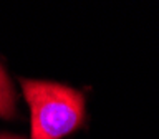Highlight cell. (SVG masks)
Listing matches in <instances>:
<instances>
[{
  "mask_svg": "<svg viewBox=\"0 0 159 139\" xmlns=\"http://www.w3.org/2000/svg\"><path fill=\"white\" fill-rule=\"evenodd\" d=\"M17 114V94L0 65V118H13Z\"/></svg>",
  "mask_w": 159,
  "mask_h": 139,
  "instance_id": "2",
  "label": "cell"
},
{
  "mask_svg": "<svg viewBox=\"0 0 159 139\" xmlns=\"http://www.w3.org/2000/svg\"><path fill=\"white\" fill-rule=\"evenodd\" d=\"M0 139H22L18 136H10V134H0Z\"/></svg>",
  "mask_w": 159,
  "mask_h": 139,
  "instance_id": "3",
  "label": "cell"
},
{
  "mask_svg": "<svg viewBox=\"0 0 159 139\" xmlns=\"http://www.w3.org/2000/svg\"><path fill=\"white\" fill-rule=\"evenodd\" d=\"M20 83L32 109V139H61L83 123V93L60 83L35 79Z\"/></svg>",
  "mask_w": 159,
  "mask_h": 139,
  "instance_id": "1",
  "label": "cell"
}]
</instances>
